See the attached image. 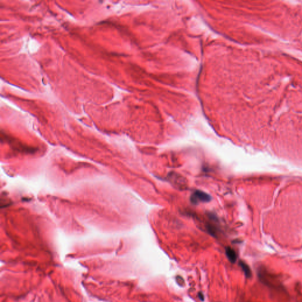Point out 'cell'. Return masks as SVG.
Masks as SVG:
<instances>
[{
    "mask_svg": "<svg viewBox=\"0 0 302 302\" xmlns=\"http://www.w3.org/2000/svg\"><path fill=\"white\" fill-rule=\"evenodd\" d=\"M226 257L228 259V260L231 263H235L237 256V254L235 251L233 250V248L230 247H227L226 250Z\"/></svg>",
    "mask_w": 302,
    "mask_h": 302,
    "instance_id": "1",
    "label": "cell"
},
{
    "mask_svg": "<svg viewBox=\"0 0 302 302\" xmlns=\"http://www.w3.org/2000/svg\"><path fill=\"white\" fill-rule=\"evenodd\" d=\"M239 264L240 267H241L242 270L244 271L246 277L250 278V277H252V271L250 270V267L244 261H239Z\"/></svg>",
    "mask_w": 302,
    "mask_h": 302,
    "instance_id": "2",
    "label": "cell"
},
{
    "mask_svg": "<svg viewBox=\"0 0 302 302\" xmlns=\"http://www.w3.org/2000/svg\"><path fill=\"white\" fill-rule=\"evenodd\" d=\"M198 297L200 298V299L201 300V301H204V296L203 295V294L201 292H200L198 293Z\"/></svg>",
    "mask_w": 302,
    "mask_h": 302,
    "instance_id": "3",
    "label": "cell"
}]
</instances>
